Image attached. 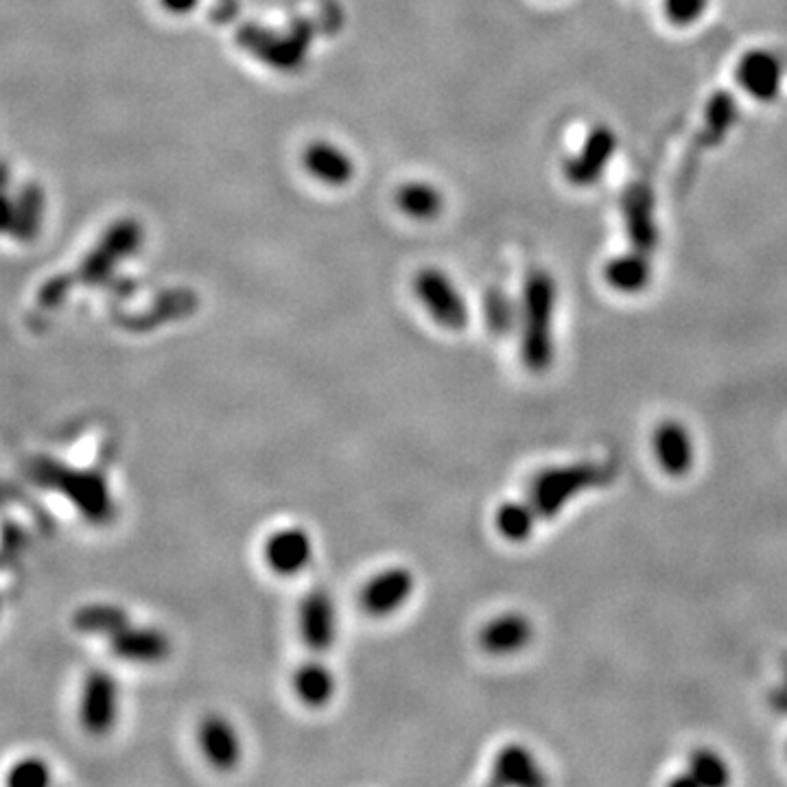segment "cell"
Listing matches in <instances>:
<instances>
[{"label": "cell", "instance_id": "cell-1", "mask_svg": "<svg viewBox=\"0 0 787 787\" xmlns=\"http://www.w3.org/2000/svg\"><path fill=\"white\" fill-rule=\"evenodd\" d=\"M145 241L143 226L132 219L123 217L114 222L96 245L83 256L78 269L71 274H62L44 283L38 292V305L44 309H58L78 287H96L110 283L116 267L134 256Z\"/></svg>", "mask_w": 787, "mask_h": 787}, {"label": "cell", "instance_id": "cell-2", "mask_svg": "<svg viewBox=\"0 0 787 787\" xmlns=\"http://www.w3.org/2000/svg\"><path fill=\"white\" fill-rule=\"evenodd\" d=\"M31 477L42 488L55 490L69 499L79 514L94 525H108L116 514V503L103 472L75 469L49 458H35L31 464Z\"/></svg>", "mask_w": 787, "mask_h": 787}, {"label": "cell", "instance_id": "cell-3", "mask_svg": "<svg viewBox=\"0 0 787 787\" xmlns=\"http://www.w3.org/2000/svg\"><path fill=\"white\" fill-rule=\"evenodd\" d=\"M553 314L555 280L548 269H534L525 278L519 307L521 359L534 375L548 372L553 364Z\"/></svg>", "mask_w": 787, "mask_h": 787}, {"label": "cell", "instance_id": "cell-4", "mask_svg": "<svg viewBox=\"0 0 787 787\" xmlns=\"http://www.w3.org/2000/svg\"><path fill=\"white\" fill-rule=\"evenodd\" d=\"M236 44L276 73L294 75L307 67L315 42V24L309 18H294L278 31L258 22H245L236 29Z\"/></svg>", "mask_w": 787, "mask_h": 787}, {"label": "cell", "instance_id": "cell-5", "mask_svg": "<svg viewBox=\"0 0 787 787\" xmlns=\"http://www.w3.org/2000/svg\"><path fill=\"white\" fill-rule=\"evenodd\" d=\"M613 477V469L593 462H578L541 471L530 483V503L539 519L550 521L580 492L602 486Z\"/></svg>", "mask_w": 787, "mask_h": 787}, {"label": "cell", "instance_id": "cell-6", "mask_svg": "<svg viewBox=\"0 0 787 787\" xmlns=\"http://www.w3.org/2000/svg\"><path fill=\"white\" fill-rule=\"evenodd\" d=\"M413 296L425 307L429 317L447 328L462 330L469 324V307L453 280L436 267H425L413 276Z\"/></svg>", "mask_w": 787, "mask_h": 787}, {"label": "cell", "instance_id": "cell-7", "mask_svg": "<svg viewBox=\"0 0 787 787\" xmlns=\"http://www.w3.org/2000/svg\"><path fill=\"white\" fill-rule=\"evenodd\" d=\"M119 719V683L105 670H92L81 685L79 722L92 737H105Z\"/></svg>", "mask_w": 787, "mask_h": 787}, {"label": "cell", "instance_id": "cell-8", "mask_svg": "<svg viewBox=\"0 0 787 787\" xmlns=\"http://www.w3.org/2000/svg\"><path fill=\"white\" fill-rule=\"evenodd\" d=\"M617 154V134L609 125H597L584 139L580 152L566 157L562 171L569 184L589 188L597 184Z\"/></svg>", "mask_w": 787, "mask_h": 787}, {"label": "cell", "instance_id": "cell-9", "mask_svg": "<svg viewBox=\"0 0 787 787\" xmlns=\"http://www.w3.org/2000/svg\"><path fill=\"white\" fill-rule=\"evenodd\" d=\"M413 589L416 578L407 566H390L364 584L359 604L370 617H390L411 600Z\"/></svg>", "mask_w": 787, "mask_h": 787}, {"label": "cell", "instance_id": "cell-10", "mask_svg": "<svg viewBox=\"0 0 787 787\" xmlns=\"http://www.w3.org/2000/svg\"><path fill=\"white\" fill-rule=\"evenodd\" d=\"M735 79L750 99L768 103L781 94L786 69L775 51L753 49L739 58Z\"/></svg>", "mask_w": 787, "mask_h": 787}, {"label": "cell", "instance_id": "cell-11", "mask_svg": "<svg viewBox=\"0 0 787 787\" xmlns=\"http://www.w3.org/2000/svg\"><path fill=\"white\" fill-rule=\"evenodd\" d=\"M622 217L628 236L630 247L652 254L658 245V224H656V202L647 184H630L622 197Z\"/></svg>", "mask_w": 787, "mask_h": 787}, {"label": "cell", "instance_id": "cell-12", "mask_svg": "<svg viewBox=\"0 0 787 787\" xmlns=\"http://www.w3.org/2000/svg\"><path fill=\"white\" fill-rule=\"evenodd\" d=\"M298 626L303 641L311 652L321 654L330 650L337 638V606L324 589H314L305 595L300 602Z\"/></svg>", "mask_w": 787, "mask_h": 787}, {"label": "cell", "instance_id": "cell-13", "mask_svg": "<svg viewBox=\"0 0 787 787\" xmlns=\"http://www.w3.org/2000/svg\"><path fill=\"white\" fill-rule=\"evenodd\" d=\"M314 560V541L303 528L276 530L265 543L267 566L283 578L303 573Z\"/></svg>", "mask_w": 787, "mask_h": 787}, {"label": "cell", "instance_id": "cell-14", "mask_svg": "<svg viewBox=\"0 0 787 787\" xmlns=\"http://www.w3.org/2000/svg\"><path fill=\"white\" fill-rule=\"evenodd\" d=\"M197 742L208 764L219 770L235 768L241 759V739L235 724L219 713H211L200 722Z\"/></svg>", "mask_w": 787, "mask_h": 787}, {"label": "cell", "instance_id": "cell-15", "mask_svg": "<svg viewBox=\"0 0 787 787\" xmlns=\"http://www.w3.org/2000/svg\"><path fill=\"white\" fill-rule=\"evenodd\" d=\"M532 636H534V626L530 617L521 613H503L490 620L488 624H483V628L479 632V645L483 647V652L492 656H512L525 650Z\"/></svg>", "mask_w": 787, "mask_h": 787}, {"label": "cell", "instance_id": "cell-16", "mask_svg": "<svg viewBox=\"0 0 787 787\" xmlns=\"http://www.w3.org/2000/svg\"><path fill=\"white\" fill-rule=\"evenodd\" d=\"M110 650L116 658L130 663H160L168 656L171 641L162 630L127 624L110 636Z\"/></svg>", "mask_w": 787, "mask_h": 787}, {"label": "cell", "instance_id": "cell-17", "mask_svg": "<svg viewBox=\"0 0 787 787\" xmlns=\"http://www.w3.org/2000/svg\"><path fill=\"white\" fill-rule=\"evenodd\" d=\"M492 784L494 786L539 787L548 779L539 766L532 750L523 744L503 746L492 762Z\"/></svg>", "mask_w": 787, "mask_h": 787}, {"label": "cell", "instance_id": "cell-18", "mask_svg": "<svg viewBox=\"0 0 787 787\" xmlns=\"http://www.w3.org/2000/svg\"><path fill=\"white\" fill-rule=\"evenodd\" d=\"M656 462L670 477H685L694 467V442L685 425L665 420L654 431Z\"/></svg>", "mask_w": 787, "mask_h": 787}, {"label": "cell", "instance_id": "cell-19", "mask_svg": "<svg viewBox=\"0 0 787 787\" xmlns=\"http://www.w3.org/2000/svg\"><path fill=\"white\" fill-rule=\"evenodd\" d=\"M303 164L311 177L326 186H346L355 177V160L335 143L314 141L303 152Z\"/></svg>", "mask_w": 787, "mask_h": 787}, {"label": "cell", "instance_id": "cell-20", "mask_svg": "<svg viewBox=\"0 0 787 787\" xmlns=\"http://www.w3.org/2000/svg\"><path fill=\"white\" fill-rule=\"evenodd\" d=\"M604 280L620 294H638L652 280L650 254L630 247L628 252L613 256L604 265Z\"/></svg>", "mask_w": 787, "mask_h": 787}, {"label": "cell", "instance_id": "cell-21", "mask_svg": "<svg viewBox=\"0 0 787 787\" xmlns=\"http://www.w3.org/2000/svg\"><path fill=\"white\" fill-rule=\"evenodd\" d=\"M394 202L398 211L416 222H433L444 211V195L429 182L413 180L396 188Z\"/></svg>", "mask_w": 787, "mask_h": 787}, {"label": "cell", "instance_id": "cell-22", "mask_svg": "<svg viewBox=\"0 0 787 787\" xmlns=\"http://www.w3.org/2000/svg\"><path fill=\"white\" fill-rule=\"evenodd\" d=\"M44 208H47V197L42 186L33 182L24 184L13 197V222L9 235L22 243L33 241L40 235L44 222Z\"/></svg>", "mask_w": 787, "mask_h": 787}, {"label": "cell", "instance_id": "cell-23", "mask_svg": "<svg viewBox=\"0 0 787 787\" xmlns=\"http://www.w3.org/2000/svg\"><path fill=\"white\" fill-rule=\"evenodd\" d=\"M292 687L303 705L321 708L333 701L337 683H335V674L324 663L307 661L294 672Z\"/></svg>", "mask_w": 787, "mask_h": 787}, {"label": "cell", "instance_id": "cell-24", "mask_svg": "<svg viewBox=\"0 0 787 787\" xmlns=\"http://www.w3.org/2000/svg\"><path fill=\"white\" fill-rule=\"evenodd\" d=\"M130 622V615L125 609L116 604H85L75 611L73 615V626L81 634H92V636H112L119 630L125 628Z\"/></svg>", "mask_w": 787, "mask_h": 787}, {"label": "cell", "instance_id": "cell-25", "mask_svg": "<svg viewBox=\"0 0 787 787\" xmlns=\"http://www.w3.org/2000/svg\"><path fill=\"white\" fill-rule=\"evenodd\" d=\"M539 514L530 501H505L494 514V528L508 543H525L536 528Z\"/></svg>", "mask_w": 787, "mask_h": 787}, {"label": "cell", "instance_id": "cell-26", "mask_svg": "<svg viewBox=\"0 0 787 787\" xmlns=\"http://www.w3.org/2000/svg\"><path fill=\"white\" fill-rule=\"evenodd\" d=\"M739 108L737 101L733 99L730 92H715L707 101L705 110V141L711 145H717L724 141V136L733 130L737 123Z\"/></svg>", "mask_w": 787, "mask_h": 787}, {"label": "cell", "instance_id": "cell-27", "mask_svg": "<svg viewBox=\"0 0 787 787\" xmlns=\"http://www.w3.org/2000/svg\"><path fill=\"white\" fill-rule=\"evenodd\" d=\"M689 773L694 775L698 786L722 787L728 786L730 781V770L726 762L708 748L694 750V755L689 757Z\"/></svg>", "mask_w": 787, "mask_h": 787}, {"label": "cell", "instance_id": "cell-28", "mask_svg": "<svg viewBox=\"0 0 787 787\" xmlns=\"http://www.w3.org/2000/svg\"><path fill=\"white\" fill-rule=\"evenodd\" d=\"M486 324L494 335H510L519 319V309L501 289H490L483 298Z\"/></svg>", "mask_w": 787, "mask_h": 787}, {"label": "cell", "instance_id": "cell-29", "mask_svg": "<svg viewBox=\"0 0 787 787\" xmlns=\"http://www.w3.org/2000/svg\"><path fill=\"white\" fill-rule=\"evenodd\" d=\"M9 787H44L51 784V768L40 757H24L16 762L4 779Z\"/></svg>", "mask_w": 787, "mask_h": 787}, {"label": "cell", "instance_id": "cell-30", "mask_svg": "<svg viewBox=\"0 0 787 787\" xmlns=\"http://www.w3.org/2000/svg\"><path fill=\"white\" fill-rule=\"evenodd\" d=\"M711 0H663V13L674 27H692L707 13Z\"/></svg>", "mask_w": 787, "mask_h": 787}, {"label": "cell", "instance_id": "cell-31", "mask_svg": "<svg viewBox=\"0 0 787 787\" xmlns=\"http://www.w3.org/2000/svg\"><path fill=\"white\" fill-rule=\"evenodd\" d=\"M241 11V2L238 0H215L213 9H211V20L217 24H228L236 20Z\"/></svg>", "mask_w": 787, "mask_h": 787}, {"label": "cell", "instance_id": "cell-32", "mask_svg": "<svg viewBox=\"0 0 787 787\" xmlns=\"http://www.w3.org/2000/svg\"><path fill=\"white\" fill-rule=\"evenodd\" d=\"M13 222V200L0 191V235H9Z\"/></svg>", "mask_w": 787, "mask_h": 787}, {"label": "cell", "instance_id": "cell-33", "mask_svg": "<svg viewBox=\"0 0 787 787\" xmlns=\"http://www.w3.org/2000/svg\"><path fill=\"white\" fill-rule=\"evenodd\" d=\"M202 0H160V4L175 16H186L200 7Z\"/></svg>", "mask_w": 787, "mask_h": 787}, {"label": "cell", "instance_id": "cell-34", "mask_svg": "<svg viewBox=\"0 0 787 787\" xmlns=\"http://www.w3.org/2000/svg\"><path fill=\"white\" fill-rule=\"evenodd\" d=\"M770 707L787 713V656L784 658V683L770 694Z\"/></svg>", "mask_w": 787, "mask_h": 787}, {"label": "cell", "instance_id": "cell-35", "mask_svg": "<svg viewBox=\"0 0 787 787\" xmlns=\"http://www.w3.org/2000/svg\"><path fill=\"white\" fill-rule=\"evenodd\" d=\"M2 536H4V548H9V550H18L24 543V534L18 525H7L2 530Z\"/></svg>", "mask_w": 787, "mask_h": 787}, {"label": "cell", "instance_id": "cell-36", "mask_svg": "<svg viewBox=\"0 0 787 787\" xmlns=\"http://www.w3.org/2000/svg\"><path fill=\"white\" fill-rule=\"evenodd\" d=\"M9 180H11L9 168H7V164H4V162H0V191H4V188L9 186Z\"/></svg>", "mask_w": 787, "mask_h": 787}]
</instances>
